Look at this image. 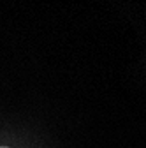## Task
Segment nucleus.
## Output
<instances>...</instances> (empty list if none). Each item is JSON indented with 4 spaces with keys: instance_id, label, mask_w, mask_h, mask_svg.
Here are the masks:
<instances>
[{
    "instance_id": "1",
    "label": "nucleus",
    "mask_w": 146,
    "mask_h": 148,
    "mask_svg": "<svg viewBox=\"0 0 146 148\" xmlns=\"http://www.w3.org/2000/svg\"><path fill=\"white\" fill-rule=\"evenodd\" d=\"M0 148H4V146H0Z\"/></svg>"
}]
</instances>
